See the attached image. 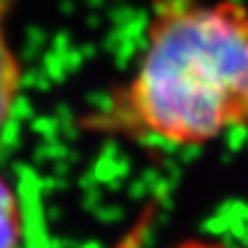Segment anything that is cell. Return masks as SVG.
Segmentation results:
<instances>
[{
  "mask_svg": "<svg viewBox=\"0 0 248 248\" xmlns=\"http://www.w3.org/2000/svg\"><path fill=\"white\" fill-rule=\"evenodd\" d=\"M83 128L172 147L248 133V6L153 0L133 75L85 116Z\"/></svg>",
  "mask_w": 248,
  "mask_h": 248,
  "instance_id": "obj_1",
  "label": "cell"
},
{
  "mask_svg": "<svg viewBox=\"0 0 248 248\" xmlns=\"http://www.w3.org/2000/svg\"><path fill=\"white\" fill-rule=\"evenodd\" d=\"M9 6L11 0H0V135L9 126L23 89V66L9 40Z\"/></svg>",
  "mask_w": 248,
  "mask_h": 248,
  "instance_id": "obj_2",
  "label": "cell"
},
{
  "mask_svg": "<svg viewBox=\"0 0 248 248\" xmlns=\"http://www.w3.org/2000/svg\"><path fill=\"white\" fill-rule=\"evenodd\" d=\"M23 234V215L17 192L0 174V248H17Z\"/></svg>",
  "mask_w": 248,
  "mask_h": 248,
  "instance_id": "obj_3",
  "label": "cell"
},
{
  "mask_svg": "<svg viewBox=\"0 0 248 248\" xmlns=\"http://www.w3.org/2000/svg\"><path fill=\"white\" fill-rule=\"evenodd\" d=\"M178 248H230L221 242H209V240H186Z\"/></svg>",
  "mask_w": 248,
  "mask_h": 248,
  "instance_id": "obj_4",
  "label": "cell"
}]
</instances>
